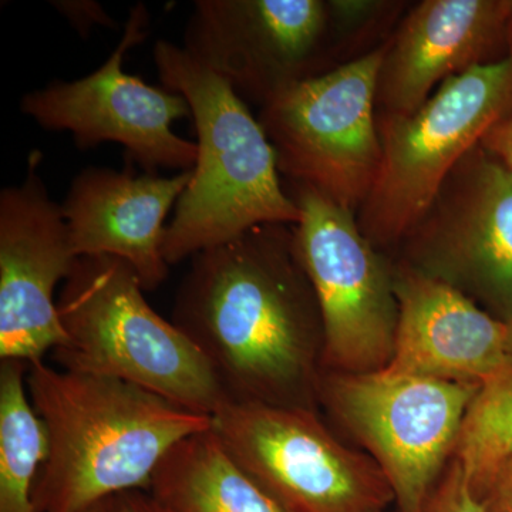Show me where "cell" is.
<instances>
[{"label":"cell","mask_w":512,"mask_h":512,"mask_svg":"<svg viewBox=\"0 0 512 512\" xmlns=\"http://www.w3.org/2000/svg\"><path fill=\"white\" fill-rule=\"evenodd\" d=\"M171 322L210 363L229 402L312 410L322 320L284 225H259L192 256Z\"/></svg>","instance_id":"obj_1"},{"label":"cell","mask_w":512,"mask_h":512,"mask_svg":"<svg viewBox=\"0 0 512 512\" xmlns=\"http://www.w3.org/2000/svg\"><path fill=\"white\" fill-rule=\"evenodd\" d=\"M26 383L47 433L37 512H82L128 491H148L163 458L212 427L211 416L134 384L53 369L43 360L30 363Z\"/></svg>","instance_id":"obj_2"},{"label":"cell","mask_w":512,"mask_h":512,"mask_svg":"<svg viewBox=\"0 0 512 512\" xmlns=\"http://www.w3.org/2000/svg\"><path fill=\"white\" fill-rule=\"evenodd\" d=\"M154 62L165 89L190 104L198 137L191 183L165 229L167 264L259 225L298 224L301 211L282 188L275 148L231 84L167 40L154 46Z\"/></svg>","instance_id":"obj_3"},{"label":"cell","mask_w":512,"mask_h":512,"mask_svg":"<svg viewBox=\"0 0 512 512\" xmlns=\"http://www.w3.org/2000/svg\"><path fill=\"white\" fill-rule=\"evenodd\" d=\"M133 266L109 255L79 256L57 299L66 343L62 370L121 380L194 413L229 402L204 355L146 301Z\"/></svg>","instance_id":"obj_4"},{"label":"cell","mask_w":512,"mask_h":512,"mask_svg":"<svg viewBox=\"0 0 512 512\" xmlns=\"http://www.w3.org/2000/svg\"><path fill=\"white\" fill-rule=\"evenodd\" d=\"M511 113L512 46L441 83L410 116L377 119L382 164L357 218L373 247L406 238L458 163Z\"/></svg>","instance_id":"obj_5"},{"label":"cell","mask_w":512,"mask_h":512,"mask_svg":"<svg viewBox=\"0 0 512 512\" xmlns=\"http://www.w3.org/2000/svg\"><path fill=\"white\" fill-rule=\"evenodd\" d=\"M387 45L285 87L262 110L279 171L355 212L382 164L375 114Z\"/></svg>","instance_id":"obj_6"},{"label":"cell","mask_w":512,"mask_h":512,"mask_svg":"<svg viewBox=\"0 0 512 512\" xmlns=\"http://www.w3.org/2000/svg\"><path fill=\"white\" fill-rule=\"evenodd\" d=\"M478 387L390 373H319L316 394L383 471L400 512H424Z\"/></svg>","instance_id":"obj_7"},{"label":"cell","mask_w":512,"mask_h":512,"mask_svg":"<svg viewBox=\"0 0 512 512\" xmlns=\"http://www.w3.org/2000/svg\"><path fill=\"white\" fill-rule=\"evenodd\" d=\"M212 431L229 456L289 512H386L389 481L301 407L227 402Z\"/></svg>","instance_id":"obj_8"},{"label":"cell","mask_w":512,"mask_h":512,"mask_svg":"<svg viewBox=\"0 0 512 512\" xmlns=\"http://www.w3.org/2000/svg\"><path fill=\"white\" fill-rule=\"evenodd\" d=\"M292 198L301 211L296 252L322 320L320 365L329 372H380L392 360L399 322L393 276L355 212L305 184H296Z\"/></svg>","instance_id":"obj_9"},{"label":"cell","mask_w":512,"mask_h":512,"mask_svg":"<svg viewBox=\"0 0 512 512\" xmlns=\"http://www.w3.org/2000/svg\"><path fill=\"white\" fill-rule=\"evenodd\" d=\"M150 15L144 5L131 9L119 45L96 72L74 82L50 83L26 94L20 110L40 126L69 131L79 148L119 143L127 156L144 168L195 167L197 143L173 131L175 120L192 116L190 104L180 93L157 89L124 72L127 50L148 36Z\"/></svg>","instance_id":"obj_10"},{"label":"cell","mask_w":512,"mask_h":512,"mask_svg":"<svg viewBox=\"0 0 512 512\" xmlns=\"http://www.w3.org/2000/svg\"><path fill=\"white\" fill-rule=\"evenodd\" d=\"M417 271L474 293L512 319V174L478 146L407 234Z\"/></svg>","instance_id":"obj_11"},{"label":"cell","mask_w":512,"mask_h":512,"mask_svg":"<svg viewBox=\"0 0 512 512\" xmlns=\"http://www.w3.org/2000/svg\"><path fill=\"white\" fill-rule=\"evenodd\" d=\"M42 160L32 151L23 183L0 192V359L28 365L66 343L55 289L79 258Z\"/></svg>","instance_id":"obj_12"},{"label":"cell","mask_w":512,"mask_h":512,"mask_svg":"<svg viewBox=\"0 0 512 512\" xmlns=\"http://www.w3.org/2000/svg\"><path fill=\"white\" fill-rule=\"evenodd\" d=\"M399 303L390 375L480 386L507 362V325L457 288L417 271L393 276Z\"/></svg>","instance_id":"obj_13"},{"label":"cell","mask_w":512,"mask_h":512,"mask_svg":"<svg viewBox=\"0 0 512 512\" xmlns=\"http://www.w3.org/2000/svg\"><path fill=\"white\" fill-rule=\"evenodd\" d=\"M194 168L173 177L89 167L74 177L62 205L77 256L109 255L133 266L144 291L167 281L163 254L168 212L191 183Z\"/></svg>","instance_id":"obj_14"},{"label":"cell","mask_w":512,"mask_h":512,"mask_svg":"<svg viewBox=\"0 0 512 512\" xmlns=\"http://www.w3.org/2000/svg\"><path fill=\"white\" fill-rule=\"evenodd\" d=\"M511 26V0H424L387 45L377 106L383 117L420 109L441 83L487 63Z\"/></svg>","instance_id":"obj_15"},{"label":"cell","mask_w":512,"mask_h":512,"mask_svg":"<svg viewBox=\"0 0 512 512\" xmlns=\"http://www.w3.org/2000/svg\"><path fill=\"white\" fill-rule=\"evenodd\" d=\"M148 493L170 512H289L229 456L212 429L180 441Z\"/></svg>","instance_id":"obj_16"},{"label":"cell","mask_w":512,"mask_h":512,"mask_svg":"<svg viewBox=\"0 0 512 512\" xmlns=\"http://www.w3.org/2000/svg\"><path fill=\"white\" fill-rule=\"evenodd\" d=\"M28 363H0V512H37L35 487L47 457L45 424L28 393Z\"/></svg>","instance_id":"obj_17"},{"label":"cell","mask_w":512,"mask_h":512,"mask_svg":"<svg viewBox=\"0 0 512 512\" xmlns=\"http://www.w3.org/2000/svg\"><path fill=\"white\" fill-rule=\"evenodd\" d=\"M512 458V356L478 387L461 421L451 460L478 498Z\"/></svg>","instance_id":"obj_18"},{"label":"cell","mask_w":512,"mask_h":512,"mask_svg":"<svg viewBox=\"0 0 512 512\" xmlns=\"http://www.w3.org/2000/svg\"><path fill=\"white\" fill-rule=\"evenodd\" d=\"M424 512H485L483 501L474 494L457 461L448 463L439 483L431 491Z\"/></svg>","instance_id":"obj_19"},{"label":"cell","mask_w":512,"mask_h":512,"mask_svg":"<svg viewBox=\"0 0 512 512\" xmlns=\"http://www.w3.org/2000/svg\"><path fill=\"white\" fill-rule=\"evenodd\" d=\"M53 6L70 20L77 32L86 37L94 25L111 26L114 25L110 16L104 12L97 2H53Z\"/></svg>","instance_id":"obj_20"},{"label":"cell","mask_w":512,"mask_h":512,"mask_svg":"<svg viewBox=\"0 0 512 512\" xmlns=\"http://www.w3.org/2000/svg\"><path fill=\"white\" fill-rule=\"evenodd\" d=\"M480 146L512 174V113L485 134Z\"/></svg>","instance_id":"obj_21"},{"label":"cell","mask_w":512,"mask_h":512,"mask_svg":"<svg viewBox=\"0 0 512 512\" xmlns=\"http://www.w3.org/2000/svg\"><path fill=\"white\" fill-rule=\"evenodd\" d=\"M481 501L485 512H512V458L497 471Z\"/></svg>","instance_id":"obj_22"},{"label":"cell","mask_w":512,"mask_h":512,"mask_svg":"<svg viewBox=\"0 0 512 512\" xmlns=\"http://www.w3.org/2000/svg\"><path fill=\"white\" fill-rule=\"evenodd\" d=\"M109 512H170L148 491L137 490L111 498Z\"/></svg>","instance_id":"obj_23"},{"label":"cell","mask_w":512,"mask_h":512,"mask_svg":"<svg viewBox=\"0 0 512 512\" xmlns=\"http://www.w3.org/2000/svg\"><path fill=\"white\" fill-rule=\"evenodd\" d=\"M507 325V352L512 356V319L505 322Z\"/></svg>","instance_id":"obj_24"},{"label":"cell","mask_w":512,"mask_h":512,"mask_svg":"<svg viewBox=\"0 0 512 512\" xmlns=\"http://www.w3.org/2000/svg\"><path fill=\"white\" fill-rule=\"evenodd\" d=\"M109 501H104V503H100L97 505H94L92 508H87V510H84L82 512H109Z\"/></svg>","instance_id":"obj_25"},{"label":"cell","mask_w":512,"mask_h":512,"mask_svg":"<svg viewBox=\"0 0 512 512\" xmlns=\"http://www.w3.org/2000/svg\"><path fill=\"white\" fill-rule=\"evenodd\" d=\"M511 28H512V0H511Z\"/></svg>","instance_id":"obj_26"}]
</instances>
